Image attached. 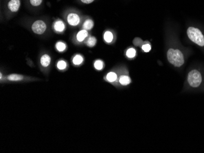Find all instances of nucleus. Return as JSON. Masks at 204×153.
<instances>
[{"mask_svg": "<svg viewBox=\"0 0 204 153\" xmlns=\"http://www.w3.org/2000/svg\"><path fill=\"white\" fill-rule=\"evenodd\" d=\"M167 56L169 62L175 66H181L184 63L183 55L182 53L179 50H169L167 53Z\"/></svg>", "mask_w": 204, "mask_h": 153, "instance_id": "obj_1", "label": "nucleus"}, {"mask_svg": "<svg viewBox=\"0 0 204 153\" xmlns=\"http://www.w3.org/2000/svg\"><path fill=\"white\" fill-rule=\"evenodd\" d=\"M187 34L190 39L194 43L201 46H204V37L201 31L193 27H190L187 30Z\"/></svg>", "mask_w": 204, "mask_h": 153, "instance_id": "obj_2", "label": "nucleus"}, {"mask_svg": "<svg viewBox=\"0 0 204 153\" xmlns=\"http://www.w3.org/2000/svg\"><path fill=\"white\" fill-rule=\"evenodd\" d=\"M188 81L191 87H199L202 82V76L201 73L196 70H192L188 74Z\"/></svg>", "mask_w": 204, "mask_h": 153, "instance_id": "obj_3", "label": "nucleus"}, {"mask_svg": "<svg viewBox=\"0 0 204 153\" xmlns=\"http://www.w3.org/2000/svg\"><path fill=\"white\" fill-rule=\"evenodd\" d=\"M32 31L36 34H42L47 29V25L42 20H37L34 22L31 26Z\"/></svg>", "mask_w": 204, "mask_h": 153, "instance_id": "obj_4", "label": "nucleus"}, {"mask_svg": "<svg viewBox=\"0 0 204 153\" xmlns=\"http://www.w3.org/2000/svg\"><path fill=\"white\" fill-rule=\"evenodd\" d=\"M67 22L68 23L72 26H75L78 25L80 22V16L75 13H70L67 15Z\"/></svg>", "mask_w": 204, "mask_h": 153, "instance_id": "obj_5", "label": "nucleus"}, {"mask_svg": "<svg viewBox=\"0 0 204 153\" xmlns=\"http://www.w3.org/2000/svg\"><path fill=\"white\" fill-rule=\"evenodd\" d=\"M20 5V0H10L8 3V7L12 12H17L19 10Z\"/></svg>", "mask_w": 204, "mask_h": 153, "instance_id": "obj_6", "label": "nucleus"}, {"mask_svg": "<svg viewBox=\"0 0 204 153\" xmlns=\"http://www.w3.org/2000/svg\"><path fill=\"white\" fill-rule=\"evenodd\" d=\"M53 27L54 30L58 33L63 32L65 28L64 23L61 20H58L55 22L54 24Z\"/></svg>", "mask_w": 204, "mask_h": 153, "instance_id": "obj_7", "label": "nucleus"}, {"mask_svg": "<svg viewBox=\"0 0 204 153\" xmlns=\"http://www.w3.org/2000/svg\"><path fill=\"white\" fill-rule=\"evenodd\" d=\"M88 36V32L86 29H83L79 31L76 34V39L79 42H82Z\"/></svg>", "mask_w": 204, "mask_h": 153, "instance_id": "obj_8", "label": "nucleus"}, {"mask_svg": "<svg viewBox=\"0 0 204 153\" xmlns=\"http://www.w3.org/2000/svg\"><path fill=\"white\" fill-rule=\"evenodd\" d=\"M51 57L48 55H44L41 58V64L43 67H47L50 64Z\"/></svg>", "mask_w": 204, "mask_h": 153, "instance_id": "obj_9", "label": "nucleus"}, {"mask_svg": "<svg viewBox=\"0 0 204 153\" xmlns=\"http://www.w3.org/2000/svg\"><path fill=\"white\" fill-rule=\"evenodd\" d=\"M94 22L92 20H86V21L83 24V28L84 29H86L87 31L91 30L94 27Z\"/></svg>", "mask_w": 204, "mask_h": 153, "instance_id": "obj_10", "label": "nucleus"}, {"mask_svg": "<svg viewBox=\"0 0 204 153\" xmlns=\"http://www.w3.org/2000/svg\"><path fill=\"white\" fill-rule=\"evenodd\" d=\"M73 63L74 65L75 66H79L80 64H81L83 62V57H82V55H76L74 56V57L73 58Z\"/></svg>", "mask_w": 204, "mask_h": 153, "instance_id": "obj_11", "label": "nucleus"}, {"mask_svg": "<svg viewBox=\"0 0 204 153\" xmlns=\"http://www.w3.org/2000/svg\"><path fill=\"white\" fill-rule=\"evenodd\" d=\"M119 82L122 85L127 86L131 82V79L127 76H122L119 79Z\"/></svg>", "mask_w": 204, "mask_h": 153, "instance_id": "obj_12", "label": "nucleus"}, {"mask_svg": "<svg viewBox=\"0 0 204 153\" xmlns=\"http://www.w3.org/2000/svg\"><path fill=\"white\" fill-rule=\"evenodd\" d=\"M23 79V76L17 74H12L8 77V79L11 81H21Z\"/></svg>", "mask_w": 204, "mask_h": 153, "instance_id": "obj_13", "label": "nucleus"}, {"mask_svg": "<svg viewBox=\"0 0 204 153\" xmlns=\"http://www.w3.org/2000/svg\"><path fill=\"white\" fill-rule=\"evenodd\" d=\"M104 40L107 43H111L113 40V35L110 31H106L104 34Z\"/></svg>", "mask_w": 204, "mask_h": 153, "instance_id": "obj_14", "label": "nucleus"}, {"mask_svg": "<svg viewBox=\"0 0 204 153\" xmlns=\"http://www.w3.org/2000/svg\"><path fill=\"white\" fill-rule=\"evenodd\" d=\"M97 43V39L94 37H90L86 41V44L89 47H93Z\"/></svg>", "mask_w": 204, "mask_h": 153, "instance_id": "obj_15", "label": "nucleus"}, {"mask_svg": "<svg viewBox=\"0 0 204 153\" xmlns=\"http://www.w3.org/2000/svg\"><path fill=\"white\" fill-rule=\"evenodd\" d=\"M117 75L114 72L109 73L107 76V79L109 82H114L117 79Z\"/></svg>", "mask_w": 204, "mask_h": 153, "instance_id": "obj_16", "label": "nucleus"}, {"mask_svg": "<svg viewBox=\"0 0 204 153\" xmlns=\"http://www.w3.org/2000/svg\"><path fill=\"white\" fill-rule=\"evenodd\" d=\"M56 48L59 52H63L66 49V45L62 42H59L56 45Z\"/></svg>", "mask_w": 204, "mask_h": 153, "instance_id": "obj_17", "label": "nucleus"}, {"mask_svg": "<svg viewBox=\"0 0 204 153\" xmlns=\"http://www.w3.org/2000/svg\"><path fill=\"white\" fill-rule=\"evenodd\" d=\"M136 55V51L134 48H130L127 50L126 53L127 56L129 58H133L135 57Z\"/></svg>", "mask_w": 204, "mask_h": 153, "instance_id": "obj_18", "label": "nucleus"}, {"mask_svg": "<svg viewBox=\"0 0 204 153\" xmlns=\"http://www.w3.org/2000/svg\"><path fill=\"white\" fill-rule=\"evenodd\" d=\"M57 67H58V68L59 70H64L65 68H66V67H67V63L64 61L61 60L58 62Z\"/></svg>", "mask_w": 204, "mask_h": 153, "instance_id": "obj_19", "label": "nucleus"}, {"mask_svg": "<svg viewBox=\"0 0 204 153\" xmlns=\"http://www.w3.org/2000/svg\"><path fill=\"white\" fill-rule=\"evenodd\" d=\"M94 67L98 70H102L103 67V62L100 60H97L94 63Z\"/></svg>", "mask_w": 204, "mask_h": 153, "instance_id": "obj_20", "label": "nucleus"}, {"mask_svg": "<svg viewBox=\"0 0 204 153\" xmlns=\"http://www.w3.org/2000/svg\"><path fill=\"white\" fill-rule=\"evenodd\" d=\"M42 1L43 0H30L31 4L32 5V6H34V7L40 6L42 4Z\"/></svg>", "mask_w": 204, "mask_h": 153, "instance_id": "obj_21", "label": "nucleus"}, {"mask_svg": "<svg viewBox=\"0 0 204 153\" xmlns=\"http://www.w3.org/2000/svg\"><path fill=\"white\" fill-rule=\"evenodd\" d=\"M142 49L145 52H149L151 50V46L150 44H144L142 46Z\"/></svg>", "mask_w": 204, "mask_h": 153, "instance_id": "obj_22", "label": "nucleus"}, {"mask_svg": "<svg viewBox=\"0 0 204 153\" xmlns=\"http://www.w3.org/2000/svg\"><path fill=\"white\" fill-rule=\"evenodd\" d=\"M142 43H143L142 40L140 38H136L133 40V44H135V45H136V46H141Z\"/></svg>", "mask_w": 204, "mask_h": 153, "instance_id": "obj_23", "label": "nucleus"}, {"mask_svg": "<svg viewBox=\"0 0 204 153\" xmlns=\"http://www.w3.org/2000/svg\"><path fill=\"white\" fill-rule=\"evenodd\" d=\"M83 3H84V4H91V3H92L94 0H80Z\"/></svg>", "mask_w": 204, "mask_h": 153, "instance_id": "obj_24", "label": "nucleus"}]
</instances>
